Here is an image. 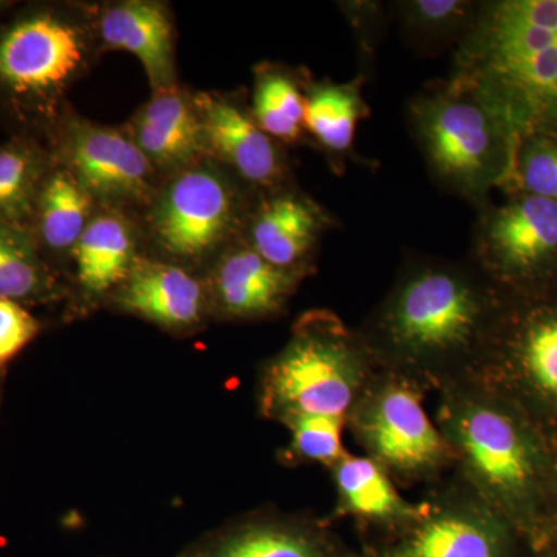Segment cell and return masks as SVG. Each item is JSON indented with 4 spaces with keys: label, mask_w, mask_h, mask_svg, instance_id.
Segmentation results:
<instances>
[{
    "label": "cell",
    "mask_w": 557,
    "mask_h": 557,
    "mask_svg": "<svg viewBox=\"0 0 557 557\" xmlns=\"http://www.w3.org/2000/svg\"><path fill=\"white\" fill-rule=\"evenodd\" d=\"M54 160L100 207L141 212L161 177L126 131L70 113L50 139Z\"/></svg>",
    "instance_id": "9c48e42d"
},
{
    "label": "cell",
    "mask_w": 557,
    "mask_h": 557,
    "mask_svg": "<svg viewBox=\"0 0 557 557\" xmlns=\"http://www.w3.org/2000/svg\"><path fill=\"white\" fill-rule=\"evenodd\" d=\"M40 332V322L21 304L0 299V369L24 350Z\"/></svg>",
    "instance_id": "83f0119b"
},
{
    "label": "cell",
    "mask_w": 557,
    "mask_h": 557,
    "mask_svg": "<svg viewBox=\"0 0 557 557\" xmlns=\"http://www.w3.org/2000/svg\"><path fill=\"white\" fill-rule=\"evenodd\" d=\"M549 479H552V491L553 494H555V504L557 507V467L555 468V471H553V474L549 475Z\"/></svg>",
    "instance_id": "f1b7e54d"
},
{
    "label": "cell",
    "mask_w": 557,
    "mask_h": 557,
    "mask_svg": "<svg viewBox=\"0 0 557 557\" xmlns=\"http://www.w3.org/2000/svg\"><path fill=\"white\" fill-rule=\"evenodd\" d=\"M335 490V505L329 522L348 519L364 541H379L398 533L417 518L420 502L403 496L394 479L366 456L344 454L327 469Z\"/></svg>",
    "instance_id": "2e32d148"
},
{
    "label": "cell",
    "mask_w": 557,
    "mask_h": 557,
    "mask_svg": "<svg viewBox=\"0 0 557 557\" xmlns=\"http://www.w3.org/2000/svg\"><path fill=\"white\" fill-rule=\"evenodd\" d=\"M519 178L528 196L557 201V145L539 139L528 146L519 163Z\"/></svg>",
    "instance_id": "4316f807"
},
{
    "label": "cell",
    "mask_w": 557,
    "mask_h": 557,
    "mask_svg": "<svg viewBox=\"0 0 557 557\" xmlns=\"http://www.w3.org/2000/svg\"><path fill=\"white\" fill-rule=\"evenodd\" d=\"M557 255V201L525 196L496 209L479 242L480 270L491 281L527 276Z\"/></svg>",
    "instance_id": "9a60e30c"
},
{
    "label": "cell",
    "mask_w": 557,
    "mask_h": 557,
    "mask_svg": "<svg viewBox=\"0 0 557 557\" xmlns=\"http://www.w3.org/2000/svg\"><path fill=\"white\" fill-rule=\"evenodd\" d=\"M69 296L60 271L47 262L32 231L0 220V299L46 306Z\"/></svg>",
    "instance_id": "44dd1931"
},
{
    "label": "cell",
    "mask_w": 557,
    "mask_h": 557,
    "mask_svg": "<svg viewBox=\"0 0 557 557\" xmlns=\"http://www.w3.org/2000/svg\"><path fill=\"white\" fill-rule=\"evenodd\" d=\"M403 10L409 30L421 38H443L474 22V7L460 0H417L406 3Z\"/></svg>",
    "instance_id": "484cf974"
},
{
    "label": "cell",
    "mask_w": 557,
    "mask_h": 557,
    "mask_svg": "<svg viewBox=\"0 0 557 557\" xmlns=\"http://www.w3.org/2000/svg\"><path fill=\"white\" fill-rule=\"evenodd\" d=\"M193 100L208 159L218 161L245 185L270 193L281 189L285 177L281 150L251 112L218 91H196Z\"/></svg>",
    "instance_id": "4fadbf2b"
},
{
    "label": "cell",
    "mask_w": 557,
    "mask_h": 557,
    "mask_svg": "<svg viewBox=\"0 0 557 557\" xmlns=\"http://www.w3.org/2000/svg\"><path fill=\"white\" fill-rule=\"evenodd\" d=\"M211 317L262 322L281 317L307 274L277 269L240 239L205 271Z\"/></svg>",
    "instance_id": "8fae6325"
},
{
    "label": "cell",
    "mask_w": 557,
    "mask_h": 557,
    "mask_svg": "<svg viewBox=\"0 0 557 557\" xmlns=\"http://www.w3.org/2000/svg\"><path fill=\"white\" fill-rule=\"evenodd\" d=\"M132 212L98 207L73 251L69 314L84 318L108 306L141 252L143 233Z\"/></svg>",
    "instance_id": "7c38bea8"
},
{
    "label": "cell",
    "mask_w": 557,
    "mask_h": 557,
    "mask_svg": "<svg viewBox=\"0 0 557 557\" xmlns=\"http://www.w3.org/2000/svg\"><path fill=\"white\" fill-rule=\"evenodd\" d=\"M289 442L277 453L278 461L287 468L324 467L332 468L344 454L346 421L333 418L302 417L288 421Z\"/></svg>",
    "instance_id": "d4e9b609"
},
{
    "label": "cell",
    "mask_w": 557,
    "mask_h": 557,
    "mask_svg": "<svg viewBox=\"0 0 557 557\" xmlns=\"http://www.w3.org/2000/svg\"><path fill=\"white\" fill-rule=\"evenodd\" d=\"M437 395L434 420L453 450L454 474L518 530L527 525L552 465L522 409L478 379Z\"/></svg>",
    "instance_id": "7a4b0ae2"
},
{
    "label": "cell",
    "mask_w": 557,
    "mask_h": 557,
    "mask_svg": "<svg viewBox=\"0 0 557 557\" xmlns=\"http://www.w3.org/2000/svg\"><path fill=\"white\" fill-rule=\"evenodd\" d=\"M358 329L329 310H309L258 379L259 416L285 424L295 418L346 421L379 372Z\"/></svg>",
    "instance_id": "277c9868"
},
{
    "label": "cell",
    "mask_w": 557,
    "mask_h": 557,
    "mask_svg": "<svg viewBox=\"0 0 557 557\" xmlns=\"http://www.w3.org/2000/svg\"><path fill=\"white\" fill-rule=\"evenodd\" d=\"M491 278L474 263L418 260L358 329L380 370L428 392L478 379L500 325Z\"/></svg>",
    "instance_id": "6da1fadb"
},
{
    "label": "cell",
    "mask_w": 557,
    "mask_h": 557,
    "mask_svg": "<svg viewBox=\"0 0 557 557\" xmlns=\"http://www.w3.org/2000/svg\"><path fill=\"white\" fill-rule=\"evenodd\" d=\"M249 112L274 141L293 143L306 132V94L284 69L256 70Z\"/></svg>",
    "instance_id": "cb8c5ba5"
},
{
    "label": "cell",
    "mask_w": 557,
    "mask_h": 557,
    "mask_svg": "<svg viewBox=\"0 0 557 557\" xmlns=\"http://www.w3.org/2000/svg\"><path fill=\"white\" fill-rule=\"evenodd\" d=\"M98 207L78 180L54 160L40 188L30 228L40 252L53 269V262L72 260Z\"/></svg>",
    "instance_id": "ffe728a7"
},
{
    "label": "cell",
    "mask_w": 557,
    "mask_h": 557,
    "mask_svg": "<svg viewBox=\"0 0 557 557\" xmlns=\"http://www.w3.org/2000/svg\"><path fill=\"white\" fill-rule=\"evenodd\" d=\"M102 53L91 7L44 5L0 27V112L22 134L53 138L67 95Z\"/></svg>",
    "instance_id": "3957f363"
},
{
    "label": "cell",
    "mask_w": 557,
    "mask_h": 557,
    "mask_svg": "<svg viewBox=\"0 0 557 557\" xmlns=\"http://www.w3.org/2000/svg\"><path fill=\"white\" fill-rule=\"evenodd\" d=\"M325 222L324 212L309 197L284 188L271 190L252 208L244 240L271 265L310 276Z\"/></svg>",
    "instance_id": "ac0fdd59"
},
{
    "label": "cell",
    "mask_w": 557,
    "mask_h": 557,
    "mask_svg": "<svg viewBox=\"0 0 557 557\" xmlns=\"http://www.w3.org/2000/svg\"><path fill=\"white\" fill-rule=\"evenodd\" d=\"M518 528L450 474L426 487L420 511L392 536L362 542V557H512Z\"/></svg>",
    "instance_id": "ba28073f"
},
{
    "label": "cell",
    "mask_w": 557,
    "mask_h": 557,
    "mask_svg": "<svg viewBox=\"0 0 557 557\" xmlns=\"http://www.w3.org/2000/svg\"><path fill=\"white\" fill-rule=\"evenodd\" d=\"M124 131L161 180L207 159L193 94L180 86L152 91Z\"/></svg>",
    "instance_id": "d6986e66"
},
{
    "label": "cell",
    "mask_w": 557,
    "mask_h": 557,
    "mask_svg": "<svg viewBox=\"0 0 557 557\" xmlns=\"http://www.w3.org/2000/svg\"><path fill=\"white\" fill-rule=\"evenodd\" d=\"M428 394L416 381L379 370L347 420L362 456L399 487L437 485L454 471L453 450L424 406Z\"/></svg>",
    "instance_id": "8992f818"
},
{
    "label": "cell",
    "mask_w": 557,
    "mask_h": 557,
    "mask_svg": "<svg viewBox=\"0 0 557 557\" xmlns=\"http://www.w3.org/2000/svg\"><path fill=\"white\" fill-rule=\"evenodd\" d=\"M50 146L16 135L0 145V220L32 228L44 180L53 166Z\"/></svg>",
    "instance_id": "7402d4cb"
},
{
    "label": "cell",
    "mask_w": 557,
    "mask_h": 557,
    "mask_svg": "<svg viewBox=\"0 0 557 557\" xmlns=\"http://www.w3.org/2000/svg\"><path fill=\"white\" fill-rule=\"evenodd\" d=\"M175 557H362L313 512L263 507L226 520Z\"/></svg>",
    "instance_id": "30bf717a"
},
{
    "label": "cell",
    "mask_w": 557,
    "mask_h": 557,
    "mask_svg": "<svg viewBox=\"0 0 557 557\" xmlns=\"http://www.w3.org/2000/svg\"><path fill=\"white\" fill-rule=\"evenodd\" d=\"M502 112L465 81L418 98L412 121L435 177L474 199L498 174Z\"/></svg>",
    "instance_id": "52a82bcc"
},
{
    "label": "cell",
    "mask_w": 557,
    "mask_h": 557,
    "mask_svg": "<svg viewBox=\"0 0 557 557\" xmlns=\"http://www.w3.org/2000/svg\"><path fill=\"white\" fill-rule=\"evenodd\" d=\"M5 5H7V3H2V2H0V10H2V9H3V7H5Z\"/></svg>",
    "instance_id": "f546056e"
},
{
    "label": "cell",
    "mask_w": 557,
    "mask_h": 557,
    "mask_svg": "<svg viewBox=\"0 0 557 557\" xmlns=\"http://www.w3.org/2000/svg\"><path fill=\"white\" fill-rule=\"evenodd\" d=\"M251 212L240 180L207 157L161 180L139 226L153 258L197 273L244 239Z\"/></svg>",
    "instance_id": "5b68a950"
},
{
    "label": "cell",
    "mask_w": 557,
    "mask_h": 557,
    "mask_svg": "<svg viewBox=\"0 0 557 557\" xmlns=\"http://www.w3.org/2000/svg\"><path fill=\"white\" fill-rule=\"evenodd\" d=\"M108 306L178 336L199 332L212 319L203 277L153 256H139Z\"/></svg>",
    "instance_id": "5bb4252c"
},
{
    "label": "cell",
    "mask_w": 557,
    "mask_h": 557,
    "mask_svg": "<svg viewBox=\"0 0 557 557\" xmlns=\"http://www.w3.org/2000/svg\"><path fill=\"white\" fill-rule=\"evenodd\" d=\"M366 116V102L359 81L321 83L306 94V132L330 153H346L354 146L359 121Z\"/></svg>",
    "instance_id": "603a6c76"
},
{
    "label": "cell",
    "mask_w": 557,
    "mask_h": 557,
    "mask_svg": "<svg viewBox=\"0 0 557 557\" xmlns=\"http://www.w3.org/2000/svg\"><path fill=\"white\" fill-rule=\"evenodd\" d=\"M91 10L102 51L124 50L137 57L152 91L178 86L175 27L168 5L156 0H121Z\"/></svg>",
    "instance_id": "e0dca14e"
}]
</instances>
